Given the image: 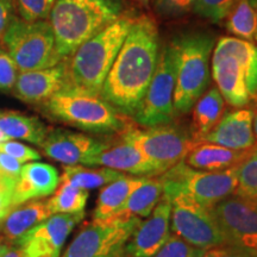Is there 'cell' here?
I'll list each match as a JSON object with an SVG mask.
<instances>
[{"instance_id":"obj_46","label":"cell","mask_w":257,"mask_h":257,"mask_svg":"<svg viewBox=\"0 0 257 257\" xmlns=\"http://www.w3.org/2000/svg\"><path fill=\"white\" fill-rule=\"evenodd\" d=\"M133 2H136V3H138V4L146 6V8H148L150 4V0H133Z\"/></svg>"},{"instance_id":"obj_17","label":"cell","mask_w":257,"mask_h":257,"mask_svg":"<svg viewBox=\"0 0 257 257\" xmlns=\"http://www.w3.org/2000/svg\"><path fill=\"white\" fill-rule=\"evenodd\" d=\"M68 83V64L66 59L49 68L19 73L12 93L27 104L41 105Z\"/></svg>"},{"instance_id":"obj_16","label":"cell","mask_w":257,"mask_h":257,"mask_svg":"<svg viewBox=\"0 0 257 257\" xmlns=\"http://www.w3.org/2000/svg\"><path fill=\"white\" fill-rule=\"evenodd\" d=\"M172 202L162 194L149 217L142 220L125 244L123 257H152L167 242L170 233Z\"/></svg>"},{"instance_id":"obj_18","label":"cell","mask_w":257,"mask_h":257,"mask_svg":"<svg viewBox=\"0 0 257 257\" xmlns=\"http://www.w3.org/2000/svg\"><path fill=\"white\" fill-rule=\"evenodd\" d=\"M201 142L218 144L232 150H251L256 144L253 111L240 107L223 114Z\"/></svg>"},{"instance_id":"obj_38","label":"cell","mask_w":257,"mask_h":257,"mask_svg":"<svg viewBox=\"0 0 257 257\" xmlns=\"http://www.w3.org/2000/svg\"><path fill=\"white\" fill-rule=\"evenodd\" d=\"M22 167H23L22 163H19L14 157L0 152V174L17 181L19 174H21Z\"/></svg>"},{"instance_id":"obj_6","label":"cell","mask_w":257,"mask_h":257,"mask_svg":"<svg viewBox=\"0 0 257 257\" xmlns=\"http://www.w3.org/2000/svg\"><path fill=\"white\" fill-rule=\"evenodd\" d=\"M176 59L174 107L187 113L210 85V62L214 38L208 34H191L172 42Z\"/></svg>"},{"instance_id":"obj_21","label":"cell","mask_w":257,"mask_h":257,"mask_svg":"<svg viewBox=\"0 0 257 257\" xmlns=\"http://www.w3.org/2000/svg\"><path fill=\"white\" fill-rule=\"evenodd\" d=\"M51 216L47 206V199H34L10 210L0 219V239L14 245L29 230Z\"/></svg>"},{"instance_id":"obj_26","label":"cell","mask_w":257,"mask_h":257,"mask_svg":"<svg viewBox=\"0 0 257 257\" xmlns=\"http://www.w3.org/2000/svg\"><path fill=\"white\" fill-rule=\"evenodd\" d=\"M0 130L11 140H22L40 147L49 127L35 115L16 111L0 112Z\"/></svg>"},{"instance_id":"obj_34","label":"cell","mask_w":257,"mask_h":257,"mask_svg":"<svg viewBox=\"0 0 257 257\" xmlns=\"http://www.w3.org/2000/svg\"><path fill=\"white\" fill-rule=\"evenodd\" d=\"M0 152L14 157L19 163H28L32 162V161L41 160V154L36 149L14 140L0 143Z\"/></svg>"},{"instance_id":"obj_28","label":"cell","mask_w":257,"mask_h":257,"mask_svg":"<svg viewBox=\"0 0 257 257\" xmlns=\"http://www.w3.org/2000/svg\"><path fill=\"white\" fill-rule=\"evenodd\" d=\"M225 21L226 30L234 38L256 43L257 12L250 0H237Z\"/></svg>"},{"instance_id":"obj_3","label":"cell","mask_w":257,"mask_h":257,"mask_svg":"<svg viewBox=\"0 0 257 257\" xmlns=\"http://www.w3.org/2000/svg\"><path fill=\"white\" fill-rule=\"evenodd\" d=\"M40 107L51 119L92 134L110 135L130 128L127 115L106 101L101 94L70 85L55 93Z\"/></svg>"},{"instance_id":"obj_37","label":"cell","mask_w":257,"mask_h":257,"mask_svg":"<svg viewBox=\"0 0 257 257\" xmlns=\"http://www.w3.org/2000/svg\"><path fill=\"white\" fill-rule=\"evenodd\" d=\"M18 17L16 0H0V43L3 42L5 32Z\"/></svg>"},{"instance_id":"obj_11","label":"cell","mask_w":257,"mask_h":257,"mask_svg":"<svg viewBox=\"0 0 257 257\" xmlns=\"http://www.w3.org/2000/svg\"><path fill=\"white\" fill-rule=\"evenodd\" d=\"M176 83V59L172 43L161 48L159 63L146 95L134 115L141 126L153 127L172 124L176 110L174 93Z\"/></svg>"},{"instance_id":"obj_20","label":"cell","mask_w":257,"mask_h":257,"mask_svg":"<svg viewBox=\"0 0 257 257\" xmlns=\"http://www.w3.org/2000/svg\"><path fill=\"white\" fill-rule=\"evenodd\" d=\"M87 167H106L117 172L134 176L153 178L159 176V172L150 165L142 153L131 143L121 140V143L110 144L101 153L91 157L86 163Z\"/></svg>"},{"instance_id":"obj_44","label":"cell","mask_w":257,"mask_h":257,"mask_svg":"<svg viewBox=\"0 0 257 257\" xmlns=\"http://www.w3.org/2000/svg\"><path fill=\"white\" fill-rule=\"evenodd\" d=\"M253 135L257 142V110L253 111Z\"/></svg>"},{"instance_id":"obj_39","label":"cell","mask_w":257,"mask_h":257,"mask_svg":"<svg viewBox=\"0 0 257 257\" xmlns=\"http://www.w3.org/2000/svg\"><path fill=\"white\" fill-rule=\"evenodd\" d=\"M202 257H257L252 253L242 251V250L231 248L229 245L217 246V248H212L206 250Z\"/></svg>"},{"instance_id":"obj_9","label":"cell","mask_w":257,"mask_h":257,"mask_svg":"<svg viewBox=\"0 0 257 257\" xmlns=\"http://www.w3.org/2000/svg\"><path fill=\"white\" fill-rule=\"evenodd\" d=\"M121 140L131 143L143 154L159 174L185 160L195 146L191 133L178 125H159L144 128H128Z\"/></svg>"},{"instance_id":"obj_7","label":"cell","mask_w":257,"mask_h":257,"mask_svg":"<svg viewBox=\"0 0 257 257\" xmlns=\"http://www.w3.org/2000/svg\"><path fill=\"white\" fill-rule=\"evenodd\" d=\"M2 43L19 73L49 68L63 61L49 21L27 22L18 16L6 30Z\"/></svg>"},{"instance_id":"obj_35","label":"cell","mask_w":257,"mask_h":257,"mask_svg":"<svg viewBox=\"0 0 257 257\" xmlns=\"http://www.w3.org/2000/svg\"><path fill=\"white\" fill-rule=\"evenodd\" d=\"M18 74L19 70L12 57L9 55L8 51L0 49V89L12 91Z\"/></svg>"},{"instance_id":"obj_33","label":"cell","mask_w":257,"mask_h":257,"mask_svg":"<svg viewBox=\"0 0 257 257\" xmlns=\"http://www.w3.org/2000/svg\"><path fill=\"white\" fill-rule=\"evenodd\" d=\"M206 250H202L185 242L174 233H170L167 242L152 257H202Z\"/></svg>"},{"instance_id":"obj_32","label":"cell","mask_w":257,"mask_h":257,"mask_svg":"<svg viewBox=\"0 0 257 257\" xmlns=\"http://www.w3.org/2000/svg\"><path fill=\"white\" fill-rule=\"evenodd\" d=\"M56 0H16L18 16L27 22L48 21Z\"/></svg>"},{"instance_id":"obj_4","label":"cell","mask_w":257,"mask_h":257,"mask_svg":"<svg viewBox=\"0 0 257 257\" xmlns=\"http://www.w3.org/2000/svg\"><path fill=\"white\" fill-rule=\"evenodd\" d=\"M212 76L225 102L240 108L257 101V46L234 37H223L211 57Z\"/></svg>"},{"instance_id":"obj_43","label":"cell","mask_w":257,"mask_h":257,"mask_svg":"<svg viewBox=\"0 0 257 257\" xmlns=\"http://www.w3.org/2000/svg\"><path fill=\"white\" fill-rule=\"evenodd\" d=\"M9 248H10L9 244H6L5 242H3V240L0 239V257L4 255L6 251H8Z\"/></svg>"},{"instance_id":"obj_23","label":"cell","mask_w":257,"mask_h":257,"mask_svg":"<svg viewBox=\"0 0 257 257\" xmlns=\"http://www.w3.org/2000/svg\"><path fill=\"white\" fill-rule=\"evenodd\" d=\"M147 179L146 176L126 174L106 185L99 193L95 208L93 211V220H107L114 217L124 206L131 193L140 187Z\"/></svg>"},{"instance_id":"obj_47","label":"cell","mask_w":257,"mask_h":257,"mask_svg":"<svg viewBox=\"0 0 257 257\" xmlns=\"http://www.w3.org/2000/svg\"><path fill=\"white\" fill-rule=\"evenodd\" d=\"M250 2H251L252 6H253V8H255L256 12H257V0H250ZM256 43H257V38H256Z\"/></svg>"},{"instance_id":"obj_12","label":"cell","mask_w":257,"mask_h":257,"mask_svg":"<svg viewBox=\"0 0 257 257\" xmlns=\"http://www.w3.org/2000/svg\"><path fill=\"white\" fill-rule=\"evenodd\" d=\"M141 218L93 220L79 231L62 257H123Z\"/></svg>"},{"instance_id":"obj_27","label":"cell","mask_w":257,"mask_h":257,"mask_svg":"<svg viewBox=\"0 0 257 257\" xmlns=\"http://www.w3.org/2000/svg\"><path fill=\"white\" fill-rule=\"evenodd\" d=\"M62 175L60 176V181L69 182L80 188L94 189L101 186L111 184L114 180L123 178L124 173L117 170L106 168V167H87V166H63Z\"/></svg>"},{"instance_id":"obj_48","label":"cell","mask_w":257,"mask_h":257,"mask_svg":"<svg viewBox=\"0 0 257 257\" xmlns=\"http://www.w3.org/2000/svg\"><path fill=\"white\" fill-rule=\"evenodd\" d=\"M0 112H2V111H0Z\"/></svg>"},{"instance_id":"obj_14","label":"cell","mask_w":257,"mask_h":257,"mask_svg":"<svg viewBox=\"0 0 257 257\" xmlns=\"http://www.w3.org/2000/svg\"><path fill=\"white\" fill-rule=\"evenodd\" d=\"M85 218V211L79 213L53 214L16 242L24 257H60L67 238L74 227Z\"/></svg>"},{"instance_id":"obj_29","label":"cell","mask_w":257,"mask_h":257,"mask_svg":"<svg viewBox=\"0 0 257 257\" xmlns=\"http://www.w3.org/2000/svg\"><path fill=\"white\" fill-rule=\"evenodd\" d=\"M88 191L74 186L69 182L60 181L56 191L47 199V206L50 214L79 213L85 211Z\"/></svg>"},{"instance_id":"obj_41","label":"cell","mask_w":257,"mask_h":257,"mask_svg":"<svg viewBox=\"0 0 257 257\" xmlns=\"http://www.w3.org/2000/svg\"><path fill=\"white\" fill-rule=\"evenodd\" d=\"M15 180L6 178V176L0 174V193H12L16 186Z\"/></svg>"},{"instance_id":"obj_25","label":"cell","mask_w":257,"mask_h":257,"mask_svg":"<svg viewBox=\"0 0 257 257\" xmlns=\"http://www.w3.org/2000/svg\"><path fill=\"white\" fill-rule=\"evenodd\" d=\"M163 194V180L161 176L148 178L140 187L135 189L120 211L111 219L147 218L159 204Z\"/></svg>"},{"instance_id":"obj_5","label":"cell","mask_w":257,"mask_h":257,"mask_svg":"<svg viewBox=\"0 0 257 257\" xmlns=\"http://www.w3.org/2000/svg\"><path fill=\"white\" fill-rule=\"evenodd\" d=\"M135 21L133 16L124 14L74 51L67 59L68 85L100 94L106 76Z\"/></svg>"},{"instance_id":"obj_42","label":"cell","mask_w":257,"mask_h":257,"mask_svg":"<svg viewBox=\"0 0 257 257\" xmlns=\"http://www.w3.org/2000/svg\"><path fill=\"white\" fill-rule=\"evenodd\" d=\"M2 257H24V255H23V251H22V249L19 248V246L10 245L8 251H6Z\"/></svg>"},{"instance_id":"obj_2","label":"cell","mask_w":257,"mask_h":257,"mask_svg":"<svg viewBox=\"0 0 257 257\" xmlns=\"http://www.w3.org/2000/svg\"><path fill=\"white\" fill-rule=\"evenodd\" d=\"M125 14L123 0H56L49 23L62 59Z\"/></svg>"},{"instance_id":"obj_10","label":"cell","mask_w":257,"mask_h":257,"mask_svg":"<svg viewBox=\"0 0 257 257\" xmlns=\"http://www.w3.org/2000/svg\"><path fill=\"white\" fill-rule=\"evenodd\" d=\"M163 194L172 202V233L202 250L226 245L223 233L210 208L204 207L182 192L165 191Z\"/></svg>"},{"instance_id":"obj_24","label":"cell","mask_w":257,"mask_h":257,"mask_svg":"<svg viewBox=\"0 0 257 257\" xmlns=\"http://www.w3.org/2000/svg\"><path fill=\"white\" fill-rule=\"evenodd\" d=\"M225 100L219 89L212 87L202 94L193 106L191 136L195 143H200L206 135L218 124L224 114Z\"/></svg>"},{"instance_id":"obj_30","label":"cell","mask_w":257,"mask_h":257,"mask_svg":"<svg viewBox=\"0 0 257 257\" xmlns=\"http://www.w3.org/2000/svg\"><path fill=\"white\" fill-rule=\"evenodd\" d=\"M238 185L234 194L257 201V148L237 166Z\"/></svg>"},{"instance_id":"obj_40","label":"cell","mask_w":257,"mask_h":257,"mask_svg":"<svg viewBox=\"0 0 257 257\" xmlns=\"http://www.w3.org/2000/svg\"><path fill=\"white\" fill-rule=\"evenodd\" d=\"M12 193H0V219H3L11 210Z\"/></svg>"},{"instance_id":"obj_8","label":"cell","mask_w":257,"mask_h":257,"mask_svg":"<svg viewBox=\"0 0 257 257\" xmlns=\"http://www.w3.org/2000/svg\"><path fill=\"white\" fill-rule=\"evenodd\" d=\"M160 176L163 180V192H182L210 210L218 202L233 195L238 185L237 166L208 172L191 168L181 161Z\"/></svg>"},{"instance_id":"obj_1","label":"cell","mask_w":257,"mask_h":257,"mask_svg":"<svg viewBox=\"0 0 257 257\" xmlns=\"http://www.w3.org/2000/svg\"><path fill=\"white\" fill-rule=\"evenodd\" d=\"M160 34L148 16L136 18L102 85L100 94L127 117H134L159 63Z\"/></svg>"},{"instance_id":"obj_31","label":"cell","mask_w":257,"mask_h":257,"mask_svg":"<svg viewBox=\"0 0 257 257\" xmlns=\"http://www.w3.org/2000/svg\"><path fill=\"white\" fill-rule=\"evenodd\" d=\"M236 3L237 0H197L193 11L213 23H220L226 19Z\"/></svg>"},{"instance_id":"obj_13","label":"cell","mask_w":257,"mask_h":257,"mask_svg":"<svg viewBox=\"0 0 257 257\" xmlns=\"http://www.w3.org/2000/svg\"><path fill=\"white\" fill-rule=\"evenodd\" d=\"M211 212L226 245L257 256V201L233 194Z\"/></svg>"},{"instance_id":"obj_22","label":"cell","mask_w":257,"mask_h":257,"mask_svg":"<svg viewBox=\"0 0 257 257\" xmlns=\"http://www.w3.org/2000/svg\"><path fill=\"white\" fill-rule=\"evenodd\" d=\"M251 150H232L218 144L197 143L186 155L184 162L191 168L217 172L238 166Z\"/></svg>"},{"instance_id":"obj_19","label":"cell","mask_w":257,"mask_h":257,"mask_svg":"<svg viewBox=\"0 0 257 257\" xmlns=\"http://www.w3.org/2000/svg\"><path fill=\"white\" fill-rule=\"evenodd\" d=\"M60 184V175L54 166L43 162H29L22 167L11 197V210L34 199L50 197Z\"/></svg>"},{"instance_id":"obj_36","label":"cell","mask_w":257,"mask_h":257,"mask_svg":"<svg viewBox=\"0 0 257 257\" xmlns=\"http://www.w3.org/2000/svg\"><path fill=\"white\" fill-rule=\"evenodd\" d=\"M197 0H154V8L166 17H179L188 14Z\"/></svg>"},{"instance_id":"obj_15","label":"cell","mask_w":257,"mask_h":257,"mask_svg":"<svg viewBox=\"0 0 257 257\" xmlns=\"http://www.w3.org/2000/svg\"><path fill=\"white\" fill-rule=\"evenodd\" d=\"M110 143L88 135L73 133L66 128H49L40 148L49 159L66 166L83 165Z\"/></svg>"},{"instance_id":"obj_45","label":"cell","mask_w":257,"mask_h":257,"mask_svg":"<svg viewBox=\"0 0 257 257\" xmlns=\"http://www.w3.org/2000/svg\"><path fill=\"white\" fill-rule=\"evenodd\" d=\"M10 140H11V138L6 136V135L3 133L2 130H0V143H4V142H6V141H10Z\"/></svg>"}]
</instances>
